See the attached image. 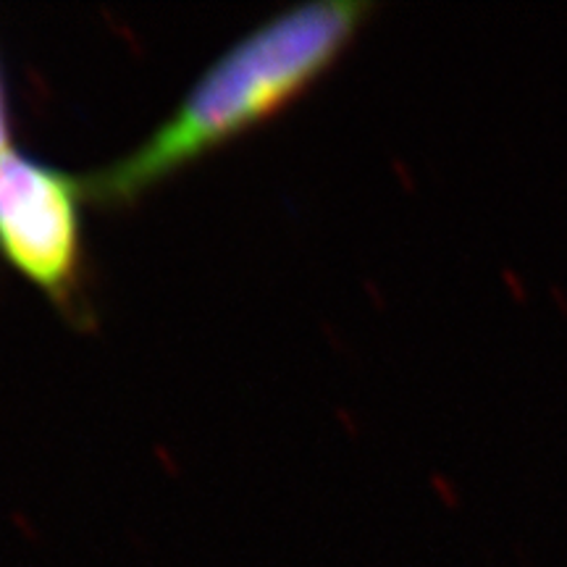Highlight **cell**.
<instances>
[{
    "mask_svg": "<svg viewBox=\"0 0 567 567\" xmlns=\"http://www.w3.org/2000/svg\"><path fill=\"white\" fill-rule=\"evenodd\" d=\"M84 182L30 155L0 153V258L59 308L80 302Z\"/></svg>",
    "mask_w": 567,
    "mask_h": 567,
    "instance_id": "cell-2",
    "label": "cell"
},
{
    "mask_svg": "<svg viewBox=\"0 0 567 567\" xmlns=\"http://www.w3.org/2000/svg\"><path fill=\"white\" fill-rule=\"evenodd\" d=\"M9 147V101H6V84L0 74V153H6Z\"/></svg>",
    "mask_w": 567,
    "mask_h": 567,
    "instance_id": "cell-3",
    "label": "cell"
},
{
    "mask_svg": "<svg viewBox=\"0 0 567 567\" xmlns=\"http://www.w3.org/2000/svg\"><path fill=\"white\" fill-rule=\"evenodd\" d=\"M371 3H310L245 34L195 82L172 116L130 155L84 182L103 208H124L205 155L295 105L347 53Z\"/></svg>",
    "mask_w": 567,
    "mask_h": 567,
    "instance_id": "cell-1",
    "label": "cell"
}]
</instances>
